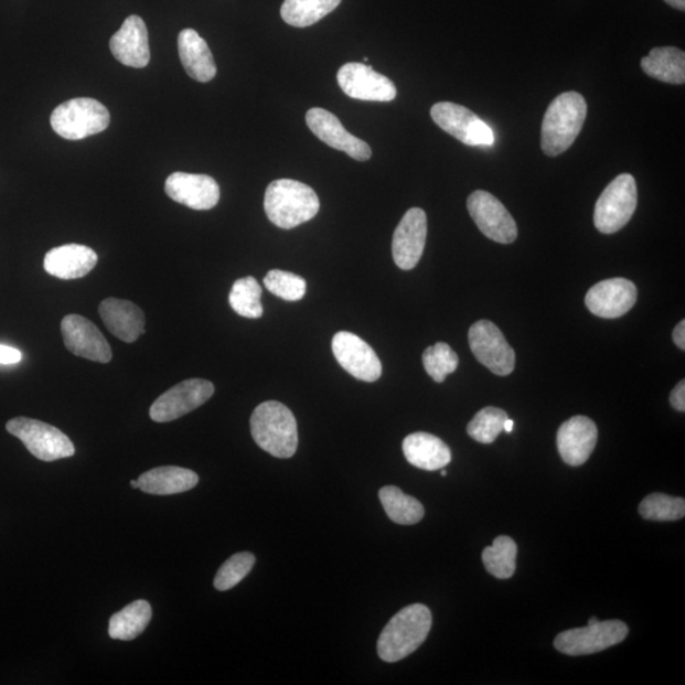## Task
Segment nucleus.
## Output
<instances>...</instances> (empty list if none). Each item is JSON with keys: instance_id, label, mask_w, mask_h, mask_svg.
<instances>
[{"instance_id": "nucleus-1", "label": "nucleus", "mask_w": 685, "mask_h": 685, "mask_svg": "<svg viewBox=\"0 0 685 685\" xmlns=\"http://www.w3.org/2000/svg\"><path fill=\"white\" fill-rule=\"evenodd\" d=\"M431 629V613L425 604H411L397 612L381 632L377 653L386 663H396L418 650Z\"/></svg>"}, {"instance_id": "nucleus-2", "label": "nucleus", "mask_w": 685, "mask_h": 685, "mask_svg": "<svg viewBox=\"0 0 685 685\" xmlns=\"http://www.w3.org/2000/svg\"><path fill=\"white\" fill-rule=\"evenodd\" d=\"M587 114V101L577 92L563 93L552 101L540 130V147L547 157L560 156L572 146Z\"/></svg>"}, {"instance_id": "nucleus-3", "label": "nucleus", "mask_w": 685, "mask_h": 685, "mask_svg": "<svg viewBox=\"0 0 685 685\" xmlns=\"http://www.w3.org/2000/svg\"><path fill=\"white\" fill-rule=\"evenodd\" d=\"M250 431L261 450L277 459H290L298 451V422L292 411L281 403L258 405L251 414Z\"/></svg>"}, {"instance_id": "nucleus-4", "label": "nucleus", "mask_w": 685, "mask_h": 685, "mask_svg": "<svg viewBox=\"0 0 685 685\" xmlns=\"http://www.w3.org/2000/svg\"><path fill=\"white\" fill-rule=\"evenodd\" d=\"M265 210L270 223L290 231L314 218L320 210V201L308 184L278 180L268 185Z\"/></svg>"}, {"instance_id": "nucleus-5", "label": "nucleus", "mask_w": 685, "mask_h": 685, "mask_svg": "<svg viewBox=\"0 0 685 685\" xmlns=\"http://www.w3.org/2000/svg\"><path fill=\"white\" fill-rule=\"evenodd\" d=\"M111 121L107 107L93 98H74L54 109L50 122L66 140H82L107 130Z\"/></svg>"}, {"instance_id": "nucleus-6", "label": "nucleus", "mask_w": 685, "mask_h": 685, "mask_svg": "<svg viewBox=\"0 0 685 685\" xmlns=\"http://www.w3.org/2000/svg\"><path fill=\"white\" fill-rule=\"evenodd\" d=\"M638 207V185L631 174H621L600 194L595 224L600 233L614 234L629 224Z\"/></svg>"}, {"instance_id": "nucleus-7", "label": "nucleus", "mask_w": 685, "mask_h": 685, "mask_svg": "<svg viewBox=\"0 0 685 685\" xmlns=\"http://www.w3.org/2000/svg\"><path fill=\"white\" fill-rule=\"evenodd\" d=\"M6 428L8 434L21 439L30 453L41 461L67 459L75 453L69 437L47 422L21 417L8 421Z\"/></svg>"}, {"instance_id": "nucleus-8", "label": "nucleus", "mask_w": 685, "mask_h": 685, "mask_svg": "<svg viewBox=\"0 0 685 685\" xmlns=\"http://www.w3.org/2000/svg\"><path fill=\"white\" fill-rule=\"evenodd\" d=\"M629 628L622 621H604L588 624L557 634L555 647L570 656L591 655L621 644L628 638Z\"/></svg>"}, {"instance_id": "nucleus-9", "label": "nucleus", "mask_w": 685, "mask_h": 685, "mask_svg": "<svg viewBox=\"0 0 685 685\" xmlns=\"http://www.w3.org/2000/svg\"><path fill=\"white\" fill-rule=\"evenodd\" d=\"M434 120L443 131L469 147H492L495 142L494 132L467 107L439 101L430 109Z\"/></svg>"}, {"instance_id": "nucleus-10", "label": "nucleus", "mask_w": 685, "mask_h": 685, "mask_svg": "<svg viewBox=\"0 0 685 685\" xmlns=\"http://www.w3.org/2000/svg\"><path fill=\"white\" fill-rule=\"evenodd\" d=\"M470 349L482 366L496 376H510L515 368V352L492 321L480 320L470 328Z\"/></svg>"}, {"instance_id": "nucleus-11", "label": "nucleus", "mask_w": 685, "mask_h": 685, "mask_svg": "<svg viewBox=\"0 0 685 685\" xmlns=\"http://www.w3.org/2000/svg\"><path fill=\"white\" fill-rule=\"evenodd\" d=\"M215 387L207 379H185L159 396L150 408V418L157 422L172 421L200 408L213 397Z\"/></svg>"}, {"instance_id": "nucleus-12", "label": "nucleus", "mask_w": 685, "mask_h": 685, "mask_svg": "<svg viewBox=\"0 0 685 685\" xmlns=\"http://www.w3.org/2000/svg\"><path fill=\"white\" fill-rule=\"evenodd\" d=\"M469 213L486 238L501 244H512L518 236L510 211L492 193L475 191L468 199Z\"/></svg>"}, {"instance_id": "nucleus-13", "label": "nucleus", "mask_w": 685, "mask_h": 685, "mask_svg": "<svg viewBox=\"0 0 685 685\" xmlns=\"http://www.w3.org/2000/svg\"><path fill=\"white\" fill-rule=\"evenodd\" d=\"M336 81L345 95L354 99L392 101L397 95L395 84L366 64L343 65Z\"/></svg>"}, {"instance_id": "nucleus-14", "label": "nucleus", "mask_w": 685, "mask_h": 685, "mask_svg": "<svg viewBox=\"0 0 685 685\" xmlns=\"http://www.w3.org/2000/svg\"><path fill=\"white\" fill-rule=\"evenodd\" d=\"M332 350L340 365L353 377L375 383L383 375V365L377 354L358 335L350 332L336 333Z\"/></svg>"}, {"instance_id": "nucleus-15", "label": "nucleus", "mask_w": 685, "mask_h": 685, "mask_svg": "<svg viewBox=\"0 0 685 685\" xmlns=\"http://www.w3.org/2000/svg\"><path fill=\"white\" fill-rule=\"evenodd\" d=\"M64 344L76 357L98 363L113 360V350L104 334L90 320L81 315H67L62 321Z\"/></svg>"}, {"instance_id": "nucleus-16", "label": "nucleus", "mask_w": 685, "mask_h": 685, "mask_svg": "<svg viewBox=\"0 0 685 685\" xmlns=\"http://www.w3.org/2000/svg\"><path fill=\"white\" fill-rule=\"evenodd\" d=\"M427 215L418 207L410 208L397 225L393 238V257L404 270L416 268L426 248Z\"/></svg>"}, {"instance_id": "nucleus-17", "label": "nucleus", "mask_w": 685, "mask_h": 685, "mask_svg": "<svg viewBox=\"0 0 685 685\" xmlns=\"http://www.w3.org/2000/svg\"><path fill=\"white\" fill-rule=\"evenodd\" d=\"M307 124L312 133L327 146L344 151L360 162H367L372 150L366 141L353 137L345 130L340 118L323 108H311L307 114Z\"/></svg>"}, {"instance_id": "nucleus-18", "label": "nucleus", "mask_w": 685, "mask_h": 685, "mask_svg": "<svg viewBox=\"0 0 685 685\" xmlns=\"http://www.w3.org/2000/svg\"><path fill=\"white\" fill-rule=\"evenodd\" d=\"M638 301V287L625 278H611L591 287L586 304L591 314L616 319L628 314Z\"/></svg>"}, {"instance_id": "nucleus-19", "label": "nucleus", "mask_w": 685, "mask_h": 685, "mask_svg": "<svg viewBox=\"0 0 685 685\" xmlns=\"http://www.w3.org/2000/svg\"><path fill=\"white\" fill-rule=\"evenodd\" d=\"M165 193L174 202L192 210L214 208L220 201V188L213 176L176 172L167 178Z\"/></svg>"}, {"instance_id": "nucleus-20", "label": "nucleus", "mask_w": 685, "mask_h": 685, "mask_svg": "<svg viewBox=\"0 0 685 685\" xmlns=\"http://www.w3.org/2000/svg\"><path fill=\"white\" fill-rule=\"evenodd\" d=\"M598 441L596 422L588 417H572L557 431V450L569 467H581L593 453Z\"/></svg>"}, {"instance_id": "nucleus-21", "label": "nucleus", "mask_w": 685, "mask_h": 685, "mask_svg": "<svg viewBox=\"0 0 685 685\" xmlns=\"http://www.w3.org/2000/svg\"><path fill=\"white\" fill-rule=\"evenodd\" d=\"M109 49L117 62L126 66L142 67L150 63L149 33L139 15L127 17L121 29L109 41Z\"/></svg>"}, {"instance_id": "nucleus-22", "label": "nucleus", "mask_w": 685, "mask_h": 685, "mask_svg": "<svg viewBox=\"0 0 685 685\" xmlns=\"http://www.w3.org/2000/svg\"><path fill=\"white\" fill-rule=\"evenodd\" d=\"M97 264L98 256L95 250L86 245L66 244L46 254L44 268L49 275L69 281L86 277Z\"/></svg>"}, {"instance_id": "nucleus-23", "label": "nucleus", "mask_w": 685, "mask_h": 685, "mask_svg": "<svg viewBox=\"0 0 685 685\" xmlns=\"http://www.w3.org/2000/svg\"><path fill=\"white\" fill-rule=\"evenodd\" d=\"M99 315L109 332L125 343L137 342L146 333V315L131 301L107 299L99 304Z\"/></svg>"}, {"instance_id": "nucleus-24", "label": "nucleus", "mask_w": 685, "mask_h": 685, "mask_svg": "<svg viewBox=\"0 0 685 685\" xmlns=\"http://www.w3.org/2000/svg\"><path fill=\"white\" fill-rule=\"evenodd\" d=\"M178 51L185 73L192 79L207 83L215 78L217 67L213 53L199 33L192 29L181 31L178 36Z\"/></svg>"}, {"instance_id": "nucleus-25", "label": "nucleus", "mask_w": 685, "mask_h": 685, "mask_svg": "<svg viewBox=\"0 0 685 685\" xmlns=\"http://www.w3.org/2000/svg\"><path fill=\"white\" fill-rule=\"evenodd\" d=\"M403 452L414 468L427 471L441 470L452 460L450 447L442 439L425 431L406 437Z\"/></svg>"}, {"instance_id": "nucleus-26", "label": "nucleus", "mask_w": 685, "mask_h": 685, "mask_svg": "<svg viewBox=\"0 0 685 685\" xmlns=\"http://www.w3.org/2000/svg\"><path fill=\"white\" fill-rule=\"evenodd\" d=\"M139 489L152 495H174L189 492L199 484L196 472L176 468L163 467L152 469L138 479Z\"/></svg>"}, {"instance_id": "nucleus-27", "label": "nucleus", "mask_w": 685, "mask_h": 685, "mask_svg": "<svg viewBox=\"0 0 685 685\" xmlns=\"http://www.w3.org/2000/svg\"><path fill=\"white\" fill-rule=\"evenodd\" d=\"M642 71L651 78L676 84L685 83V54L681 49L656 47L641 61Z\"/></svg>"}, {"instance_id": "nucleus-28", "label": "nucleus", "mask_w": 685, "mask_h": 685, "mask_svg": "<svg viewBox=\"0 0 685 685\" xmlns=\"http://www.w3.org/2000/svg\"><path fill=\"white\" fill-rule=\"evenodd\" d=\"M152 611L147 600H137L115 613L109 620L108 633L114 640L131 641L147 630Z\"/></svg>"}, {"instance_id": "nucleus-29", "label": "nucleus", "mask_w": 685, "mask_h": 685, "mask_svg": "<svg viewBox=\"0 0 685 685\" xmlns=\"http://www.w3.org/2000/svg\"><path fill=\"white\" fill-rule=\"evenodd\" d=\"M387 517L403 526H411L425 517V506L416 497L406 495L402 489L385 486L378 493Z\"/></svg>"}, {"instance_id": "nucleus-30", "label": "nucleus", "mask_w": 685, "mask_h": 685, "mask_svg": "<svg viewBox=\"0 0 685 685\" xmlns=\"http://www.w3.org/2000/svg\"><path fill=\"white\" fill-rule=\"evenodd\" d=\"M341 2L342 0H285L281 15L293 28H309L336 10Z\"/></svg>"}, {"instance_id": "nucleus-31", "label": "nucleus", "mask_w": 685, "mask_h": 685, "mask_svg": "<svg viewBox=\"0 0 685 685\" xmlns=\"http://www.w3.org/2000/svg\"><path fill=\"white\" fill-rule=\"evenodd\" d=\"M518 547L515 540L507 536H499L492 546L482 553V563L489 574L497 579H510L517 569Z\"/></svg>"}, {"instance_id": "nucleus-32", "label": "nucleus", "mask_w": 685, "mask_h": 685, "mask_svg": "<svg viewBox=\"0 0 685 685\" xmlns=\"http://www.w3.org/2000/svg\"><path fill=\"white\" fill-rule=\"evenodd\" d=\"M260 299L261 287L254 277H244L235 281L228 295V303L236 314L248 319H259L264 315Z\"/></svg>"}, {"instance_id": "nucleus-33", "label": "nucleus", "mask_w": 685, "mask_h": 685, "mask_svg": "<svg viewBox=\"0 0 685 685\" xmlns=\"http://www.w3.org/2000/svg\"><path fill=\"white\" fill-rule=\"evenodd\" d=\"M639 512L645 520L656 522H672L684 518L685 501L683 497L655 493L646 496L639 506Z\"/></svg>"}, {"instance_id": "nucleus-34", "label": "nucleus", "mask_w": 685, "mask_h": 685, "mask_svg": "<svg viewBox=\"0 0 685 685\" xmlns=\"http://www.w3.org/2000/svg\"><path fill=\"white\" fill-rule=\"evenodd\" d=\"M506 419V411L494 408V406H488L469 422L468 435L479 443H493L504 430Z\"/></svg>"}, {"instance_id": "nucleus-35", "label": "nucleus", "mask_w": 685, "mask_h": 685, "mask_svg": "<svg viewBox=\"0 0 685 685\" xmlns=\"http://www.w3.org/2000/svg\"><path fill=\"white\" fill-rule=\"evenodd\" d=\"M459 363V355L447 343L439 342L428 346L422 353V365L427 374L438 384L443 383L448 375L453 374Z\"/></svg>"}, {"instance_id": "nucleus-36", "label": "nucleus", "mask_w": 685, "mask_h": 685, "mask_svg": "<svg viewBox=\"0 0 685 685\" xmlns=\"http://www.w3.org/2000/svg\"><path fill=\"white\" fill-rule=\"evenodd\" d=\"M264 282L269 292L285 301H300L303 299L304 293H307V281L302 277L285 272V270H269Z\"/></svg>"}, {"instance_id": "nucleus-37", "label": "nucleus", "mask_w": 685, "mask_h": 685, "mask_svg": "<svg viewBox=\"0 0 685 685\" xmlns=\"http://www.w3.org/2000/svg\"><path fill=\"white\" fill-rule=\"evenodd\" d=\"M256 564V556L250 553H240L227 558L218 569L214 586L220 591H226L238 586L247 577Z\"/></svg>"}, {"instance_id": "nucleus-38", "label": "nucleus", "mask_w": 685, "mask_h": 685, "mask_svg": "<svg viewBox=\"0 0 685 685\" xmlns=\"http://www.w3.org/2000/svg\"><path fill=\"white\" fill-rule=\"evenodd\" d=\"M22 360V353L12 346L0 344V365H15Z\"/></svg>"}, {"instance_id": "nucleus-39", "label": "nucleus", "mask_w": 685, "mask_h": 685, "mask_svg": "<svg viewBox=\"0 0 685 685\" xmlns=\"http://www.w3.org/2000/svg\"><path fill=\"white\" fill-rule=\"evenodd\" d=\"M671 404L675 410L685 411V381L682 379L671 394Z\"/></svg>"}, {"instance_id": "nucleus-40", "label": "nucleus", "mask_w": 685, "mask_h": 685, "mask_svg": "<svg viewBox=\"0 0 685 685\" xmlns=\"http://www.w3.org/2000/svg\"><path fill=\"white\" fill-rule=\"evenodd\" d=\"M673 341L682 351L685 350V321L682 320L678 325L675 327L673 333Z\"/></svg>"}, {"instance_id": "nucleus-41", "label": "nucleus", "mask_w": 685, "mask_h": 685, "mask_svg": "<svg viewBox=\"0 0 685 685\" xmlns=\"http://www.w3.org/2000/svg\"><path fill=\"white\" fill-rule=\"evenodd\" d=\"M665 2L675 8V10L685 11V0H665Z\"/></svg>"}, {"instance_id": "nucleus-42", "label": "nucleus", "mask_w": 685, "mask_h": 685, "mask_svg": "<svg viewBox=\"0 0 685 685\" xmlns=\"http://www.w3.org/2000/svg\"><path fill=\"white\" fill-rule=\"evenodd\" d=\"M513 428H514V421L507 418L504 422V430L506 431V434H512Z\"/></svg>"}, {"instance_id": "nucleus-43", "label": "nucleus", "mask_w": 685, "mask_h": 685, "mask_svg": "<svg viewBox=\"0 0 685 685\" xmlns=\"http://www.w3.org/2000/svg\"><path fill=\"white\" fill-rule=\"evenodd\" d=\"M130 484H131V486H132L133 489H139V481H138V480H132V481L130 482Z\"/></svg>"}, {"instance_id": "nucleus-44", "label": "nucleus", "mask_w": 685, "mask_h": 685, "mask_svg": "<svg viewBox=\"0 0 685 685\" xmlns=\"http://www.w3.org/2000/svg\"><path fill=\"white\" fill-rule=\"evenodd\" d=\"M597 622H598V620H597V619H595V617H593V619H590V620L588 621V624H595V623H597Z\"/></svg>"}, {"instance_id": "nucleus-45", "label": "nucleus", "mask_w": 685, "mask_h": 685, "mask_svg": "<svg viewBox=\"0 0 685 685\" xmlns=\"http://www.w3.org/2000/svg\"><path fill=\"white\" fill-rule=\"evenodd\" d=\"M441 470H442V471H441V475H442V477H447V471H446V470H443V469H441Z\"/></svg>"}]
</instances>
